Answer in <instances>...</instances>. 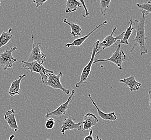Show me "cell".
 Masks as SVG:
<instances>
[{"mask_svg":"<svg viewBox=\"0 0 151 140\" xmlns=\"http://www.w3.org/2000/svg\"><path fill=\"white\" fill-rule=\"evenodd\" d=\"M81 3L80 1L76 0H67L65 9V12L67 14L75 12L78 8H81Z\"/></svg>","mask_w":151,"mask_h":140,"instance_id":"e0dca14e","label":"cell"},{"mask_svg":"<svg viewBox=\"0 0 151 140\" xmlns=\"http://www.w3.org/2000/svg\"><path fill=\"white\" fill-rule=\"evenodd\" d=\"M56 122V120L53 118H49L48 120L45 122V127L47 129H52L54 128L55 124Z\"/></svg>","mask_w":151,"mask_h":140,"instance_id":"603a6c76","label":"cell"},{"mask_svg":"<svg viewBox=\"0 0 151 140\" xmlns=\"http://www.w3.org/2000/svg\"><path fill=\"white\" fill-rule=\"evenodd\" d=\"M27 73H24V74L19 76L17 79H15L12 82L8 91V93L11 97H14L17 95H19L21 92L20 88V85L22 80L27 76Z\"/></svg>","mask_w":151,"mask_h":140,"instance_id":"7c38bea8","label":"cell"},{"mask_svg":"<svg viewBox=\"0 0 151 140\" xmlns=\"http://www.w3.org/2000/svg\"><path fill=\"white\" fill-rule=\"evenodd\" d=\"M142 12V15L140 19L138 21L135 19L133 22L132 25L134 26L133 29L136 30V36L133 39V41L136 42L140 48V55H144L148 53V50L146 47V36L145 35V21L146 19V15L144 12Z\"/></svg>","mask_w":151,"mask_h":140,"instance_id":"6da1fadb","label":"cell"},{"mask_svg":"<svg viewBox=\"0 0 151 140\" xmlns=\"http://www.w3.org/2000/svg\"></svg>","mask_w":151,"mask_h":140,"instance_id":"4dcf8cb0","label":"cell"},{"mask_svg":"<svg viewBox=\"0 0 151 140\" xmlns=\"http://www.w3.org/2000/svg\"><path fill=\"white\" fill-rule=\"evenodd\" d=\"M137 7L140 9L142 12H144L146 15L151 13V1H148L146 3L137 4Z\"/></svg>","mask_w":151,"mask_h":140,"instance_id":"44dd1931","label":"cell"},{"mask_svg":"<svg viewBox=\"0 0 151 140\" xmlns=\"http://www.w3.org/2000/svg\"></svg>","mask_w":151,"mask_h":140,"instance_id":"d6a6232c","label":"cell"},{"mask_svg":"<svg viewBox=\"0 0 151 140\" xmlns=\"http://www.w3.org/2000/svg\"><path fill=\"white\" fill-rule=\"evenodd\" d=\"M119 82L123 83L124 85L129 88L130 91H137L139 89L142 84L136 81L134 76H131L129 77L121 79Z\"/></svg>","mask_w":151,"mask_h":140,"instance_id":"4fadbf2b","label":"cell"},{"mask_svg":"<svg viewBox=\"0 0 151 140\" xmlns=\"http://www.w3.org/2000/svg\"><path fill=\"white\" fill-rule=\"evenodd\" d=\"M75 93H76L75 90L73 89L71 92V94L69 96L67 100L65 102L61 104L60 106L58 107L57 108L56 110H53L52 112L48 111L45 116V118L47 119V118H50V117L52 116H55L56 117H60L61 116L65 115L66 114L67 110H68V108L69 104L73 100Z\"/></svg>","mask_w":151,"mask_h":140,"instance_id":"9c48e42d","label":"cell"},{"mask_svg":"<svg viewBox=\"0 0 151 140\" xmlns=\"http://www.w3.org/2000/svg\"><path fill=\"white\" fill-rule=\"evenodd\" d=\"M116 45L117 46V48L115 52L112 55L111 57L109 59H103V60H100V59H95L94 61V63H97L99 62H104V61H110L115 65H116L117 66H118L119 69L120 71L122 70V64L125 61L126 59V55L124 53L123 50H121V44H117L115 43Z\"/></svg>","mask_w":151,"mask_h":140,"instance_id":"8992f818","label":"cell"},{"mask_svg":"<svg viewBox=\"0 0 151 140\" xmlns=\"http://www.w3.org/2000/svg\"><path fill=\"white\" fill-rule=\"evenodd\" d=\"M1 6V1H0V6Z\"/></svg>","mask_w":151,"mask_h":140,"instance_id":"f546056e","label":"cell"},{"mask_svg":"<svg viewBox=\"0 0 151 140\" xmlns=\"http://www.w3.org/2000/svg\"></svg>","mask_w":151,"mask_h":140,"instance_id":"1f68e13d","label":"cell"},{"mask_svg":"<svg viewBox=\"0 0 151 140\" xmlns=\"http://www.w3.org/2000/svg\"><path fill=\"white\" fill-rule=\"evenodd\" d=\"M80 3H81L82 6L84 7V9H85V15H83V17H87L89 15V12H88V11L87 8V7H86V6L85 5V2L84 1H80Z\"/></svg>","mask_w":151,"mask_h":140,"instance_id":"d4e9b609","label":"cell"},{"mask_svg":"<svg viewBox=\"0 0 151 140\" xmlns=\"http://www.w3.org/2000/svg\"><path fill=\"white\" fill-rule=\"evenodd\" d=\"M22 68L24 69H27L31 72L39 73L41 76L42 80L44 79L47 76V74L48 73H53L52 71L47 70L40 64L37 61H33L32 62L22 61Z\"/></svg>","mask_w":151,"mask_h":140,"instance_id":"52a82bcc","label":"cell"},{"mask_svg":"<svg viewBox=\"0 0 151 140\" xmlns=\"http://www.w3.org/2000/svg\"><path fill=\"white\" fill-rule=\"evenodd\" d=\"M76 119L72 116H69L64 119L63 125L61 127V133L63 135H65V131H71L76 129L78 131H81L82 125L81 122H76Z\"/></svg>","mask_w":151,"mask_h":140,"instance_id":"30bf717a","label":"cell"},{"mask_svg":"<svg viewBox=\"0 0 151 140\" xmlns=\"http://www.w3.org/2000/svg\"><path fill=\"white\" fill-rule=\"evenodd\" d=\"M47 1V0H33L32 2L36 4V8H37L40 6H42L44 3H45Z\"/></svg>","mask_w":151,"mask_h":140,"instance_id":"cb8c5ba5","label":"cell"},{"mask_svg":"<svg viewBox=\"0 0 151 140\" xmlns=\"http://www.w3.org/2000/svg\"><path fill=\"white\" fill-rule=\"evenodd\" d=\"M93 131L92 130H91V131H89V135L86 137H85L83 140H94V139L93 137Z\"/></svg>","mask_w":151,"mask_h":140,"instance_id":"484cf974","label":"cell"},{"mask_svg":"<svg viewBox=\"0 0 151 140\" xmlns=\"http://www.w3.org/2000/svg\"><path fill=\"white\" fill-rule=\"evenodd\" d=\"M63 22L68 25L71 29L70 35L73 37H78L81 35L82 29L79 25H77L74 23H70L67 21V19H64Z\"/></svg>","mask_w":151,"mask_h":140,"instance_id":"d6986e66","label":"cell"},{"mask_svg":"<svg viewBox=\"0 0 151 140\" xmlns=\"http://www.w3.org/2000/svg\"><path fill=\"white\" fill-rule=\"evenodd\" d=\"M12 30V27H10L7 32L3 31L0 35V49L6 45L12 40L13 37V35L11 34Z\"/></svg>","mask_w":151,"mask_h":140,"instance_id":"ac0fdd59","label":"cell"},{"mask_svg":"<svg viewBox=\"0 0 151 140\" xmlns=\"http://www.w3.org/2000/svg\"><path fill=\"white\" fill-rule=\"evenodd\" d=\"M129 27H127V30L125 31V32H124V36L122 40L118 41L119 42L120 44H126V45H128L129 43V39L130 38V36H131V35L132 34L133 32V27H132V24H133V22H132V19H131L130 22H129Z\"/></svg>","mask_w":151,"mask_h":140,"instance_id":"ffe728a7","label":"cell"},{"mask_svg":"<svg viewBox=\"0 0 151 140\" xmlns=\"http://www.w3.org/2000/svg\"><path fill=\"white\" fill-rule=\"evenodd\" d=\"M18 48L16 47H12L9 50H5L4 51H0V66L4 71L8 69H11L12 73H14L12 68L13 64L17 62V60L12 56V53L17 51Z\"/></svg>","mask_w":151,"mask_h":140,"instance_id":"277c9868","label":"cell"},{"mask_svg":"<svg viewBox=\"0 0 151 140\" xmlns=\"http://www.w3.org/2000/svg\"><path fill=\"white\" fill-rule=\"evenodd\" d=\"M110 3H111L110 0H108V1L101 0V1H100L101 14L102 15L105 16L107 14V11L109 8Z\"/></svg>","mask_w":151,"mask_h":140,"instance_id":"7402d4cb","label":"cell"},{"mask_svg":"<svg viewBox=\"0 0 151 140\" xmlns=\"http://www.w3.org/2000/svg\"><path fill=\"white\" fill-rule=\"evenodd\" d=\"M63 77L62 72L55 75L53 73H48L47 74L46 78L42 79V82L46 86H50L53 89H58L64 92L66 95L70 94V91L65 88L61 83L60 79Z\"/></svg>","mask_w":151,"mask_h":140,"instance_id":"7a4b0ae2","label":"cell"},{"mask_svg":"<svg viewBox=\"0 0 151 140\" xmlns=\"http://www.w3.org/2000/svg\"><path fill=\"white\" fill-rule=\"evenodd\" d=\"M148 95H149V101H148V106L150 109L151 110V88H150L149 92H148Z\"/></svg>","mask_w":151,"mask_h":140,"instance_id":"4316f807","label":"cell"},{"mask_svg":"<svg viewBox=\"0 0 151 140\" xmlns=\"http://www.w3.org/2000/svg\"><path fill=\"white\" fill-rule=\"evenodd\" d=\"M107 23H108V22L106 21L103 22L102 23H101V24H100V25H97L96 27H95V29H94L93 30L91 31V32H89V34L87 35H86L85 36L82 37H81V38H79L76 39V40H74L73 42L72 43H67V44H66L65 45V46H66V48H70V47L72 46H80L81 45H82V44L85 42V40H87L88 38L90 36L91 34H93V32H94L96 30H97L98 29H99L100 27H102L103 25H106V24H107Z\"/></svg>","mask_w":151,"mask_h":140,"instance_id":"2e32d148","label":"cell"},{"mask_svg":"<svg viewBox=\"0 0 151 140\" xmlns=\"http://www.w3.org/2000/svg\"><path fill=\"white\" fill-rule=\"evenodd\" d=\"M100 41L97 40L95 43H94L93 45V51L91 53V59L88 63L87 65L85 66L82 71L81 74L80 76V81L78 83H76V88H79L82 85L85 84L87 83V79L88 76H89L91 72V69L92 67V65L94 63V60H95V55L97 52V49L99 48V45L100 43Z\"/></svg>","mask_w":151,"mask_h":140,"instance_id":"3957f363","label":"cell"},{"mask_svg":"<svg viewBox=\"0 0 151 140\" xmlns=\"http://www.w3.org/2000/svg\"><path fill=\"white\" fill-rule=\"evenodd\" d=\"M16 113L14 109L8 110L4 115V119L7 122L10 128L15 131H17L18 126L16 119Z\"/></svg>","mask_w":151,"mask_h":140,"instance_id":"5bb4252c","label":"cell"},{"mask_svg":"<svg viewBox=\"0 0 151 140\" xmlns=\"http://www.w3.org/2000/svg\"><path fill=\"white\" fill-rule=\"evenodd\" d=\"M99 122V120L96 116L93 113H87L83 117L82 124V132L85 131H89L96 125Z\"/></svg>","mask_w":151,"mask_h":140,"instance_id":"8fae6325","label":"cell"},{"mask_svg":"<svg viewBox=\"0 0 151 140\" xmlns=\"http://www.w3.org/2000/svg\"><path fill=\"white\" fill-rule=\"evenodd\" d=\"M88 97L89 98V99L91 100L93 105H94V107L96 108V109L97 111V114L99 116L100 118L104 120V121H115L117 120V116H116L115 112H112L111 113H103L102 111H101L99 109V108L97 106L95 102V101L93 100V99H92V97H91L90 94L88 95Z\"/></svg>","mask_w":151,"mask_h":140,"instance_id":"9a60e30c","label":"cell"},{"mask_svg":"<svg viewBox=\"0 0 151 140\" xmlns=\"http://www.w3.org/2000/svg\"><path fill=\"white\" fill-rule=\"evenodd\" d=\"M14 137H15V135H12L10 136V137H9V139L7 140H12L14 139Z\"/></svg>","mask_w":151,"mask_h":140,"instance_id":"83f0119b","label":"cell"},{"mask_svg":"<svg viewBox=\"0 0 151 140\" xmlns=\"http://www.w3.org/2000/svg\"><path fill=\"white\" fill-rule=\"evenodd\" d=\"M116 30H117V27H114L113 29V30H112L111 34L107 36L106 38H104V39L102 42H100L99 45V48L97 49V55H99L103 50H105L106 48H110L114 44L116 43V42L119 41L123 39L125 32H123L121 35H118V36H114V34L116 32Z\"/></svg>","mask_w":151,"mask_h":140,"instance_id":"ba28073f","label":"cell"},{"mask_svg":"<svg viewBox=\"0 0 151 140\" xmlns=\"http://www.w3.org/2000/svg\"><path fill=\"white\" fill-rule=\"evenodd\" d=\"M96 140H102V139H101L99 138V137L98 136V135H96Z\"/></svg>","mask_w":151,"mask_h":140,"instance_id":"f1b7e54d","label":"cell"},{"mask_svg":"<svg viewBox=\"0 0 151 140\" xmlns=\"http://www.w3.org/2000/svg\"><path fill=\"white\" fill-rule=\"evenodd\" d=\"M31 40H32V49L29 55L27 61L28 62L37 61L40 64L42 65L45 61L46 56L44 53H43L41 50L42 43L40 42L38 43L36 45H35L32 31H31Z\"/></svg>","mask_w":151,"mask_h":140,"instance_id":"5b68a950","label":"cell"}]
</instances>
